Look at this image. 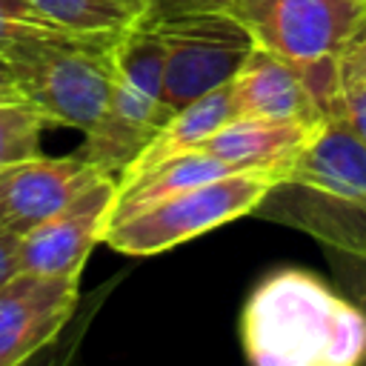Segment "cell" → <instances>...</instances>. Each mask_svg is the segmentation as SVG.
Returning a JSON list of instances; mask_svg holds the SVG:
<instances>
[{
	"label": "cell",
	"mask_w": 366,
	"mask_h": 366,
	"mask_svg": "<svg viewBox=\"0 0 366 366\" xmlns=\"http://www.w3.org/2000/svg\"><path fill=\"white\" fill-rule=\"evenodd\" d=\"M0 100H23V94L17 89L14 69L3 54H0Z\"/></svg>",
	"instance_id": "603a6c76"
},
{
	"label": "cell",
	"mask_w": 366,
	"mask_h": 366,
	"mask_svg": "<svg viewBox=\"0 0 366 366\" xmlns=\"http://www.w3.org/2000/svg\"><path fill=\"white\" fill-rule=\"evenodd\" d=\"M337 74H340V83L366 80V31L355 34L352 43L343 49L337 60Z\"/></svg>",
	"instance_id": "ffe728a7"
},
{
	"label": "cell",
	"mask_w": 366,
	"mask_h": 366,
	"mask_svg": "<svg viewBox=\"0 0 366 366\" xmlns=\"http://www.w3.org/2000/svg\"><path fill=\"white\" fill-rule=\"evenodd\" d=\"M163 43V97L172 114L229 83L254 49L249 29L226 9H197L154 17Z\"/></svg>",
	"instance_id": "52a82bcc"
},
{
	"label": "cell",
	"mask_w": 366,
	"mask_h": 366,
	"mask_svg": "<svg viewBox=\"0 0 366 366\" xmlns=\"http://www.w3.org/2000/svg\"><path fill=\"white\" fill-rule=\"evenodd\" d=\"M17 249H20V237L0 229V289L20 274V260H17Z\"/></svg>",
	"instance_id": "44dd1931"
},
{
	"label": "cell",
	"mask_w": 366,
	"mask_h": 366,
	"mask_svg": "<svg viewBox=\"0 0 366 366\" xmlns=\"http://www.w3.org/2000/svg\"><path fill=\"white\" fill-rule=\"evenodd\" d=\"M120 34L123 31H66L31 37L11 46L3 57L14 69L23 100L49 123L89 134L112 97Z\"/></svg>",
	"instance_id": "3957f363"
},
{
	"label": "cell",
	"mask_w": 366,
	"mask_h": 366,
	"mask_svg": "<svg viewBox=\"0 0 366 366\" xmlns=\"http://www.w3.org/2000/svg\"><path fill=\"white\" fill-rule=\"evenodd\" d=\"M277 177L280 174L272 172H234L183 189L112 220L103 232V243L134 257L160 254L223 223L252 214Z\"/></svg>",
	"instance_id": "8992f818"
},
{
	"label": "cell",
	"mask_w": 366,
	"mask_h": 366,
	"mask_svg": "<svg viewBox=\"0 0 366 366\" xmlns=\"http://www.w3.org/2000/svg\"><path fill=\"white\" fill-rule=\"evenodd\" d=\"M315 126L297 123V120L232 117L200 146V152L223 160L234 172L280 174L295 160V154L306 146Z\"/></svg>",
	"instance_id": "7c38bea8"
},
{
	"label": "cell",
	"mask_w": 366,
	"mask_h": 366,
	"mask_svg": "<svg viewBox=\"0 0 366 366\" xmlns=\"http://www.w3.org/2000/svg\"><path fill=\"white\" fill-rule=\"evenodd\" d=\"M172 117L163 97V43L146 11L117 40L114 86L97 126L86 134L83 160L117 177Z\"/></svg>",
	"instance_id": "5b68a950"
},
{
	"label": "cell",
	"mask_w": 366,
	"mask_h": 366,
	"mask_svg": "<svg viewBox=\"0 0 366 366\" xmlns=\"http://www.w3.org/2000/svg\"><path fill=\"white\" fill-rule=\"evenodd\" d=\"M80 340H83V326H71V329L66 326L49 346H43L37 355H31L17 366H74Z\"/></svg>",
	"instance_id": "d6986e66"
},
{
	"label": "cell",
	"mask_w": 366,
	"mask_h": 366,
	"mask_svg": "<svg viewBox=\"0 0 366 366\" xmlns=\"http://www.w3.org/2000/svg\"><path fill=\"white\" fill-rule=\"evenodd\" d=\"M329 117H340L366 143V80L340 83V92Z\"/></svg>",
	"instance_id": "ac0fdd59"
},
{
	"label": "cell",
	"mask_w": 366,
	"mask_h": 366,
	"mask_svg": "<svg viewBox=\"0 0 366 366\" xmlns=\"http://www.w3.org/2000/svg\"><path fill=\"white\" fill-rule=\"evenodd\" d=\"M349 260H355V257H349ZM355 272H357V292H360V306L366 309V263L363 260H355ZM360 366H366V360L360 363Z\"/></svg>",
	"instance_id": "cb8c5ba5"
},
{
	"label": "cell",
	"mask_w": 366,
	"mask_h": 366,
	"mask_svg": "<svg viewBox=\"0 0 366 366\" xmlns=\"http://www.w3.org/2000/svg\"><path fill=\"white\" fill-rule=\"evenodd\" d=\"M360 31H366V17L360 20V26H357V31H355V34H360Z\"/></svg>",
	"instance_id": "d4e9b609"
},
{
	"label": "cell",
	"mask_w": 366,
	"mask_h": 366,
	"mask_svg": "<svg viewBox=\"0 0 366 366\" xmlns=\"http://www.w3.org/2000/svg\"><path fill=\"white\" fill-rule=\"evenodd\" d=\"M223 9L257 46L300 71L329 117L340 92L337 60L366 17V0H223Z\"/></svg>",
	"instance_id": "277c9868"
},
{
	"label": "cell",
	"mask_w": 366,
	"mask_h": 366,
	"mask_svg": "<svg viewBox=\"0 0 366 366\" xmlns=\"http://www.w3.org/2000/svg\"><path fill=\"white\" fill-rule=\"evenodd\" d=\"M226 174H234V169L226 166L223 160L194 149V152L169 157L163 163H154L137 174L117 177V192H114V206H112L109 223L129 214V212L152 206L169 194H177L183 189H192V186H200L206 180L226 177Z\"/></svg>",
	"instance_id": "5bb4252c"
},
{
	"label": "cell",
	"mask_w": 366,
	"mask_h": 366,
	"mask_svg": "<svg viewBox=\"0 0 366 366\" xmlns=\"http://www.w3.org/2000/svg\"><path fill=\"white\" fill-rule=\"evenodd\" d=\"M66 31L69 29L51 23L37 9H31L26 0H0V54H6L11 46L23 40L66 34Z\"/></svg>",
	"instance_id": "e0dca14e"
},
{
	"label": "cell",
	"mask_w": 366,
	"mask_h": 366,
	"mask_svg": "<svg viewBox=\"0 0 366 366\" xmlns=\"http://www.w3.org/2000/svg\"><path fill=\"white\" fill-rule=\"evenodd\" d=\"M366 263V143L323 117L252 212Z\"/></svg>",
	"instance_id": "7a4b0ae2"
},
{
	"label": "cell",
	"mask_w": 366,
	"mask_h": 366,
	"mask_svg": "<svg viewBox=\"0 0 366 366\" xmlns=\"http://www.w3.org/2000/svg\"><path fill=\"white\" fill-rule=\"evenodd\" d=\"M103 174L106 172L83 160L80 154H34L0 169V229L17 237L26 234L29 229L57 214L66 203H71Z\"/></svg>",
	"instance_id": "30bf717a"
},
{
	"label": "cell",
	"mask_w": 366,
	"mask_h": 366,
	"mask_svg": "<svg viewBox=\"0 0 366 366\" xmlns=\"http://www.w3.org/2000/svg\"><path fill=\"white\" fill-rule=\"evenodd\" d=\"M149 14L169 17L180 11H197V9H223V0H146Z\"/></svg>",
	"instance_id": "7402d4cb"
},
{
	"label": "cell",
	"mask_w": 366,
	"mask_h": 366,
	"mask_svg": "<svg viewBox=\"0 0 366 366\" xmlns=\"http://www.w3.org/2000/svg\"><path fill=\"white\" fill-rule=\"evenodd\" d=\"M226 120H232V100H229V83L206 92L203 97L192 100L189 106L177 109L160 129L157 134L143 146V152L117 174V177H129L137 174L154 163H163L169 157L186 154L200 149Z\"/></svg>",
	"instance_id": "4fadbf2b"
},
{
	"label": "cell",
	"mask_w": 366,
	"mask_h": 366,
	"mask_svg": "<svg viewBox=\"0 0 366 366\" xmlns=\"http://www.w3.org/2000/svg\"><path fill=\"white\" fill-rule=\"evenodd\" d=\"M26 3L69 31H123L149 11L146 0H26Z\"/></svg>",
	"instance_id": "9a60e30c"
},
{
	"label": "cell",
	"mask_w": 366,
	"mask_h": 366,
	"mask_svg": "<svg viewBox=\"0 0 366 366\" xmlns=\"http://www.w3.org/2000/svg\"><path fill=\"white\" fill-rule=\"evenodd\" d=\"M229 100L232 117L297 120L309 126L326 117L300 71L257 43L229 80Z\"/></svg>",
	"instance_id": "8fae6325"
},
{
	"label": "cell",
	"mask_w": 366,
	"mask_h": 366,
	"mask_svg": "<svg viewBox=\"0 0 366 366\" xmlns=\"http://www.w3.org/2000/svg\"><path fill=\"white\" fill-rule=\"evenodd\" d=\"M49 120L29 100H0V169L40 154Z\"/></svg>",
	"instance_id": "2e32d148"
},
{
	"label": "cell",
	"mask_w": 366,
	"mask_h": 366,
	"mask_svg": "<svg viewBox=\"0 0 366 366\" xmlns=\"http://www.w3.org/2000/svg\"><path fill=\"white\" fill-rule=\"evenodd\" d=\"M80 274H17L0 289V366H17L49 346L74 317Z\"/></svg>",
	"instance_id": "9c48e42d"
},
{
	"label": "cell",
	"mask_w": 366,
	"mask_h": 366,
	"mask_svg": "<svg viewBox=\"0 0 366 366\" xmlns=\"http://www.w3.org/2000/svg\"><path fill=\"white\" fill-rule=\"evenodd\" d=\"M114 192L117 177L103 174L71 203H66L57 214L20 234V272L43 277L80 274L89 252L103 243V232L114 206Z\"/></svg>",
	"instance_id": "ba28073f"
},
{
	"label": "cell",
	"mask_w": 366,
	"mask_h": 366,
	"mask_svg": "<svg viewBox=\"0 0 366 366\" xmlns=\"http://www.w3.org/2000/svg\"><path fill=\"white\" fill-rule=\"evenodd\" d=\"M240 343L249 366H360L366 309L315 272L283 266L246 297Z\"/></svg>",
	"instance_id": "6da1fadb"
}]
</instances>
